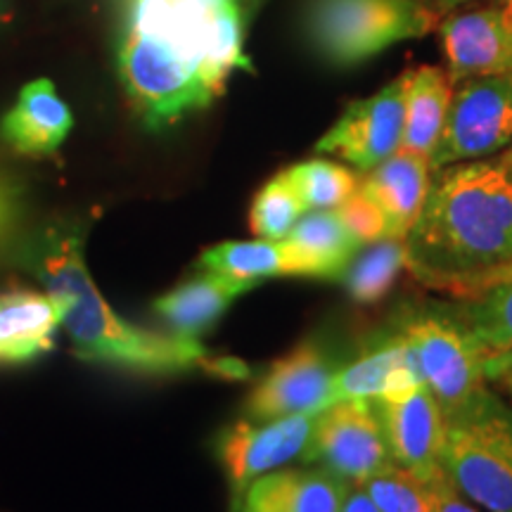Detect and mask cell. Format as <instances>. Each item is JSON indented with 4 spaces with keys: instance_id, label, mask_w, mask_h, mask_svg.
<instances>
[{
    "instance_id": "1",
    "label": "cell",
    "mask_w": 512,
    "mask_h": 512,
    "mask_svg": "<svg viewBox=\"0 0 512 512\" xmlns=\"http://www.w3.org/2000/svg\"><path fill=\"white\" fill-rule=\"evenodd\" d=\"M434 174L403 240L406 268L420 283L467 299L512 266V174L501 157L448 164Z\"/></svg>"
},
{
    "instance_id": "2",
    "label": "cell",
    "mask_w": 512,
    "mask_h": 512,
    "mask_svg": "<svg viewBox=\"0 0 512 512\" xmlns=\"http://www.w3.org/2000/svg\"><path fill=\"white\" fill-rule=\"evenodd\" d=\"M22 261L62 304V328L83 361L110 363L147 375L204 368L209 361L200 339L143 330L119 318L102 299L83 261L81 235L50 230L22 249Z\"/></svg>"
},
{
    "instance_id": "3",
    "label": "cell",
    "mask_w": 512,
    "mask_h": 512,
    "mask_svg": "<svg viewBox=\"0 0 512 512\" xmlns=\"http://www.w3.org/2000/svg\"><path fill=\"white\" fill-rule=\"evenodd\" d=\"M439 463L467 501L484 512H512V406L489 387L446 415Z\"/></svg>"
},
{
    "instance_id": "4",
    "label": "cell",
    "mask_w": 512,
    "mask_h": 512,
    "mask_svg": "<svg viewBox=\"0 0 512 512\" xmlns=\"http://www.w3.org/2000/svg\"><path fill=\"white\" fill-rule=\"evenodd\" d=\"M444 12L420 0H313L311 43L325 60L351 67L401 41L439 29Z\"/></svg>"
},
{
    "instance_id": "5",
    "label": "cell",
    "mask_w": 512,
    "mask_h": 512,
    "mask_svg": "<svg viewBox=\"0 0 512 512\" xmlns=\"http://www.w3.org/2000/svg\"><path fill=\"white\" fill-rule=\"evenodd\" d=\"M411 349L420 382L430 389L444 415L456 413L486 387V349L456 309L415 306L392 328Z\"/></svg>"
},
{
    "instance_id": "6",
    "label": "cell",
    "mask_w": 512,
    "mask_h": 512,
    "mask_svg": "<svg viewBox=\"0 0 512 512\" xmlns=\"http://www.w3.org/2000/svg\"><path fill=\"white\" fill-rule=\"evenodd\" d=\"M512 143V72L458 83L451 110L432 152V171L486 159Z\"/></svg>"
},
{
    "instance_id": "7",
    "label": "cell",
    "mask_w": 512,
    "mask_h": 512,
    "mask_svg": "<svg viewBox=\"0 0 512 512\" xmlns=\"http://www.w3.org/2000/svg\"><path fill=\"white\" fill-rule=\"evenodd\" d=\"M306 465H320L347 479L351 486L366 484L394 465L373 401L342 399L318 413Z\"/></svg>"
},
{
    "instance_id": "8",
    "label": "cell",
    "mask_w": 512,
    "mask_h": 512,
    "mask_svg": "<svg viewBox=\"0 0 512 512\" xmlns=\"http://www.w3.org/2000/svg\"><path fill=\"white\" fill-rule=\"evenodd\" d=\"M318 413L273 420H240L219 437V460L235 496L242 498L254 479L304 458Z\"/></svg>"
},
{
    "instance_id": "9",
    "label": "cell",
    "mask_w": 512,
    "mask_h": 512,
    "mask_svg": "<svg viewBox=\"0 0 512 512\" xmlns=\"http://www.w3.org/2000/svg\"><path fill=\"white\" fill-rule=\"evenodd\" d=\"M403 138V76L347 110L316 143L320 155L339 157L358 174L375 169L401 150Z\"/></svg>"
},
{
    "instance_id": "10",
    "label": "cell",
    "mask_w": 512,
    "mask_h": 512,
    "mask_svg": "<svg viewBox=\"0 0 512 512\" xmlns=\"http://www.w3.org/2000/svg\"><path fill=\"white\" fill-rule=\"evenodd\" d=\"M337 366L323 347L302 342L290 354L271 363L245 401L252 420H273L285 415L320 413L335 403Z\"/></svg>"
},
{
    "instance_id": "11",
    "label": "cell",
    "mask_w": 512,
    "mask_h": 512,
    "mask_svg": "<svg viewBox=\"0 0 512 512\" xmlns=\"http://www.w3.org/2000/svg\"><path fill=\"white\" fill-rule=\"evenodd\" d=\"M394 465L422 482H432L441 472L439 453L444 444L446 415L430 389L418 382L406 392L373 401Z\"/></svg>"
},
{
    "instance_id": "12",
    "label": "cell",
    "mask_w": 512,
    "mask_h": 512,
    "mask_svg": "<svg viewBox=\"0 0 512 512\" xmlns=\"http://www.w3.org/2000/svg\"><path fill=\"white\" fill-rule=\"evenodd\" d=\"M439 34L453 83L512 72V41L494 5L444 17Z\"/></svg>"
},
{
    "instance_id": "13",
    "label": "cell",
    "mask_w": 512,
    "mask_h": 512,
    "mask_svg": "<svg viewBox=\"0 0 512 512\" xmlns=\"http://www.w3.org/2000/svg\"><path fill=\"white\" fill-rule=\"evenodd\" d=\"M432 185V164L427 157L399 150L375 169L361 174L358 192L380 209L387 223V238L406 240L418 221Z\"/></svg>"
},
{
    "instance_id": "14",
    "label": "cell",
    "mask_w": 512,
    "mask_h": 512,
    "mask_svg": "<svg viewBox=\"0 0 512 512\" xmlns=\"http://www.w3.org/2000/svg\"><path fill=\"white\" fill-rule=\"evenodd\" d=\"M347 479L325 467L273 470L254 479L242 496L245 512H342L351 494Z\"/></svg>"
},
{
    "instance_id": "15",
    "label": "cell",
    "mask_w": 512,
    "mask_h": 512,
    "mask_svg": "<svg viewBox=\"0 0 512 512\" xmlns=\"http://www.w3.org/2000/svg\"><path fill=\"white\" fill-rule=\"evenodd\" d=\"M256 285V280L233 278L202 268L185 283L155 299L152 309L174 335L200 339L219 323L235 299L254 290Z\"/></svg>"
},
{
    "instance_id": "16",
    "label": "cell",
    "mask_w": 512,
    "mask_h": 512,
    "mask_svg": "<svg viewBox=\"0 0 512 512\" xmlns=\"http://www.w3.org/2000/svg\"><path fill=\"white\" fill-rule=\"evenodd\" d=\"M74 117L48 79L31 81L22 88L15 107L5 114L0 136L19 155H53L72 131Z\"/></svg>"
},
{
    "instance_id": "17",
    "label": "cell",
    "mask_w": 512,
    "mask_h": 512,
    "mask_svg": "<svg viewBox=\"0 0 512 512\" xmlns=\"http://www.w3.org/2000/svg\"><path fill=\"white\" fill-rule=\"evenodd\" d=\"M420 382L411 349L392 330L375 344L361 351V356L337 370L335 401L366 399L380 401L401 394Z\"/></svg>"
},
{
    "instance_id": "18",
    "label": "cell",
    "mask_w": 512,
    "mask_h": 512,
    "mask_svg": "<svg viewBox=\"0 0 512 512\" xmlns=\"http://www.w3.org/2000/svg\"><path fill=\"white\" fill-rule=\"evenodd\" d=\"M62 304L50 292L0 294V363H27L53 349Z\"/></svg>"
},
{
    "instance_id": "19",
    "label": "cell",
    "mask_w": 512,
    "mask_h": 512,
    "mask_svg": "<svg viewBox=\"0 0 512 512\" xmlns=\"http://www.w3.org/2000/svg\"><path fill=\"white\" fill-rule=\"evenodd\" d=\"M403 76V138L401 150L432 159L448 110H451L456 83L446 69L434 64L408 69Z\"/></svg>"
},
{
    "instance_id": "20",
    "label": "cell",
    "mask_w": 512,
    "mask_h": 512,
    "mask_svg": "<svg viewBox=\"0 0 512 512\" xmlns=\"http://www.w3.org/2000/svg\"><path fill=\"white\" fill-rule=\"evenodd\" d=\"M200 268L226 273L261 283L264 278H323V271L313 264L302 249L287 240H252V242H221L204 249Z\"/></svg>"
},
{
    "instance_id": "21",
    "label": "cell",
    "mask_w": 512,
    "mask_h": 512,
    "mask_svg": "<svg viewBox=\"0 0 512 512\" xmlns=\"http://www.w3.org/2000/svg\"><path fill=\"white\" fill-rule=\"evenodd\" d=\"M287 242L302 249L323 271L325 280H342L351 261L361 252V242L351 233L337 209H311L294 223Z\"/></svg>"
},
{
    "instance_id": "22",
    "label": "cell",
    "mask_w": 512,
    "mask_h": 512,
    "mask_svg": "<svg viewBox=\"0 0 512 512\" xmlns=\"http://www.w3.org/2000/svg\"><path fill=\"white\" fill-rule=\"evenodd\" d=\"M453 309L479 339L486 354L496 356L512 351V266L472 297L460 299Z\"/></svg>"
},
{
    "instance_id": "23",
    "label": "cell",
    "mask_w": 512,
    "mask_h": 512,
    "mask_svg": "<svg viewBox=\"0 0 512 512\" xmlns=\"http://www.w3.org/2000/svg\"><path fill=\"white\" fill-rule=\"evenodd\" d=\"M366 247V252L356 254L342 280L354 302L377 304L392 292L396 278L406 268V247L403 240L392 238L377 240Z\"/></svg>"
},
{
    "instance_id": "24",
    "label": "cell",
    "mask_w": 512,
    "mask_h": 512,
    "mask_svg": "<svg viewBox=\"0 0 512 512\" xmlns=\"http://www.w3.org/2000/svg\"><path fill=\"white\" fill-rule=\"evenodd\" d=\"M285 174L309 211L337 209L339 204H344L354 195L358 190V181H361L356 169L323 157L294 164L290 169H285Z\"/></svg>"
},
{
    "instance_id": "25",
    "label": "cell",
    "mask_w": 512,
    "mask_h": 512,
    "mask_svg": "<svg viewBox=\"0 0 512 512\" xmlns=\"http://www.w3.org/2000/svg\"><path fill=\"white\" fill-rule=\"evenodd\" d=\"M306 211L309 209L304 207L290 178L285 171H280L256 192L252 209H249V228L261 240H283Z\"/></svg>"
},
{
    "instance_id": "26",
    "label": "cell",
    "mask_w": 512,
    "mask_h": 512,
    "mask_svg": "<svg viewBox=\"0 0 512 512\" xmlns=\"http://www.w3.org/2000/svg\"><path fill=\"white\" fill-rule=\"evenodd\" d=\"M361 489L382 512H434L427 484L399 465L370 477Z\"/></svg>"
},
{
    "instance_id": "27",
    "label": "cell",
    "mask_w": 512,
    "mask_h": 512,
    "mask_svg": "<svg viewBox=\"0 0 512 512\" xmlns=\"http://www.w3.org/2000/svg\"><path fill=\"white\" fill-rule=\"evenodd\" d=\"M337 214L342 216L344 223H347L349 230L356 235L363 247L387 238V223H384V216L380 214V209H377L375 204L370 202L366 195H361L358 190L349 197L347 202L339 204Z\"/></svg>"
},
{
    "instance_id": "28",
    "label": "cell",
    "mask_w": 512,
    "mask_h": 512,
    "mask_svg": "<svg viewBox=\"0 0 512 512\" xmlns=\"http://www.w3.org/2000/svg\"><path fill=\"white\" fill-rule=\"evenodd\" d=\"M427 489H430L434 512H484L482 508H477L475 503L467 501L456 486L448 482L444 470H441L432 482H427Z\"/></svg>"
},
{
    "instance_id": "29",
    "label": "cell",
    "mask_w": 512,
    "mask_h": 512,
    "mask_svg": "<svg viewBox=\"0 0 512 512\" xmlns=\"http://www.w3.org/2000/svg\"><path fill=\"white\" fill-rule=\"evenodd\" d=\"M486 380L498 382L503 392L512 396V351L486 358Z\"/></svg>"
},
{
    "instance_id": "30",
    "label": "cell",
    "mask_w": 512,
    "mask_h": 512,
    "mask_svg": "<svg viewBox=\"0 0 512 512\" xmlns=\"http://www.w3.org/2000/svg\"><path fill=\"white\" fill-rule=\"evenodd\" d=\"M17 216V190L15 185L0 178V235L12 226Z\"/></svg>"
},
{
    "instance_id": "31",
    "label": "cell",
    "mask_w": 512,
    "mask_h": 512,
    "mask_svg": "<svg viewBox=\"0 0 512 512\" xmlns=\"http://www.w3.org/2000/svg\"><path fill=\"white\" fill-rule=\"evenodd\" d=\"M204 368L214 375L228 377V380H242V377L249 375L245 363L235 361V358H209V361L204 363Z\"/></svg>"
},
{
    "instance_id": "32",
    "label": "cell",
    "mask_w": 512,
    "mask_h": 512,
    "mask_svg": "<svg viewBox=\"0 0 512 512\" xmlns=\"http://www.w3.org/2000/svg\"><path fill=\"white\" fill-rule=\"evenodd\" d=\"M342 512H382V510L370 501V496L361 489V486H354L351 494L347 496V501H344Z\"/></svg>"
},
{
    "instance_id": "33",
    "label": "cell",
    "mask_w": 512,
    "mask_h": 512,
    "mask_svg": "<svg viewBox=\"0 0 512 512\" xmlns=\"http://www.w3.org/2000/svg\"><path fill=\"white\" fill-rule=\"evenodd\" d=\"M498 12V17H501V24L505 29V34H508V38L512 41V0H494L491 3Z\"/></svg>"
},
{
    "instance_id": "34",
    "label": "cell",
    "mask_w": 512,
    "mask_h": 512,
    "mask_svg": "<svg viewBox=\"0 0 512 512\" xmlns=\"http://www.w3.org/2000/svg\"><path fill=\"white\" fill-rule=\"evenodd\" d=\"M463 3H470V0H439V3H437V8H439V10L444 12V15H446L448 10L458 8V5H463Z\"/></svg>"
},
{
    "instance_id": "35",
    "label": "cell",
    "mask_w": 512,
    "mask_h": 512,
    "mask_svg": "<svg viewBox=\"0 0 512 512\" xmlns=\"http://www.w3.org/2000/svg\"><path fill=\"white\" fill-rule=\"evenodd\" d=\"M501 162L505 164V169H508L510 174H512V143L505 147V152L501 155Z\"/></svg>"
},
{
    "instance_id": "36",
    "label": "cell",
    "mask_w": 512,
    "mask_h": 512,
    "mask_svg": "<svg viewBox=\"0 0 512 512\" xmlns=\"http://www.w3.org/2000/svg\"><path fill=\"white\" fill-rule=\"evenodd\" d=\"M420 3H432V5H437L439 0H420Z\"/></svg>"
},
{
    "instance_id": "37",
    "label": "cell",
    "mask_w": 512,
    "mask_h": 512,
    "mask_svg": "<svg viewBox=\"0 0 512 512\" xmlns=\"http://www.w3.org/2000/svg\"><path fill=\"white\" fill-rule=\"evenodd\" d=\"M242 512H245V510H242Z\"/></svg>"
}]
</instances>
